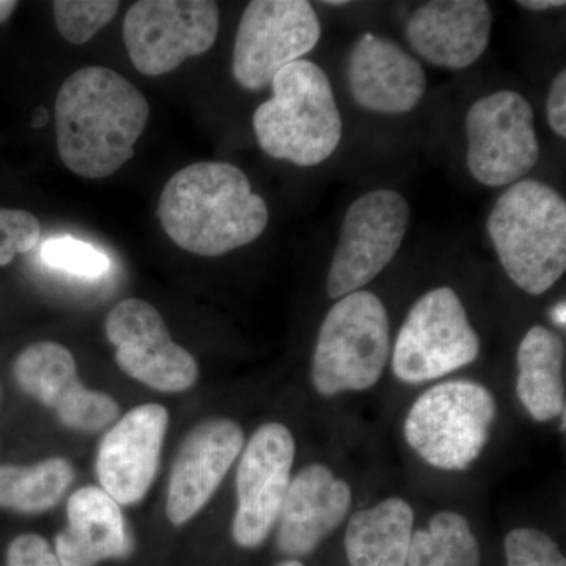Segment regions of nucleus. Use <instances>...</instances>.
Wrapping results in <instances>:
<instances>
[{
  "label": "nucleus",
  "instance_id": "f257e3e1",
  "mask_svg": "<svg viewBox=\"0 0 566 566\" xmlns=\"http://www.w3.org/2000/svg\"><path fill=\"white\" fill-rule=\"evenodd\" d=\"M150 117L139 88L106 66L77 70L55 102V134L63 164L80 177L99 180L134 156Z\"/></svg>",
  "mask_w": 566,
  "mask_h": 566
},
{
  "label": "nucleus",
  "instance_id": "f03ea898",
  "mask_svg": "<svg viewBox=\"0 0 566 566\" xmlns=\"http://www.w3.org/2000/svg\"><path fill=\"white\" fill-rule=\"evenodd\" d=\"M158 216L175 244L202 256L253 243L270 221L266 202L229 163H196L175 174L164 186Z\"/></svg>",
  "mask_w": 566,
  "mask_h": 566
},
{
  "label": "nucleus",
  "instance_id": "7ed1b4c3",
  "mask_svg": "<svg viewBox=\"0 0 566 566\" xmlns=\"http://www.w3.org/2000/svg\"><path fill=\"white\" fill-rule=\"evenodd\" d=\"M506 275L528 294L546 293L566 271V203L553 186L521 180L495 202L488 218Z\"/></svg>",
  "mask_w": 566,
  "mask_h": 566
},
{
  "label": "nucleus",
  "instance_id": "20e7f679",
  "mask_svg": "<svg viewBox=\"0 0 566 566\" xmlns=\"http://www.w3.org/2000/svg\"><path fill=\"white\" fill-rule=\"evenodd\" d=\"M273 98L256 107L253 132L271 158L314 167L334 155L344 133L329 77L311 61L290 63L275 74Z\"/></svg>",
  "mask_w": 566,
  "mask_h": 566
},
{
  "label": "nucleus",
  "instance_id": "39448f33",
  "mask_svg": "<svg viewBox=\"0 0 566 566\" xmlns=\"http://www.w3.org/2000/svg\"><path fill=\"white\" fill-rule=\"evenodd\" d=\"M389 356V316L381 300L364 290L340 297L319 327L312 363L316 392L334 397L370 389Z\"/></svg>",
  "mask_w": 566,
  "mask_h": 566
},
{
  "label": "nucleus",
  "instance_id": "423d86ee",
  "mask_svg": "<svg viewBox=\"0 0 566 566\" xmlns=\"http://www.w3.org/2000/svg\"><path fill=\"white\" fill-rule=\"evenodd\" d=\"M495 416L497 405L485 386L469 379L441 382L409 409L406 442L433 468L464 471L482 455Z\"/></svg>",
  "mask_w": 566,
  "mask_h": 566
},
{
  "label": "nucleus",
  "instance_id": "0eeeda50",
  "mask_svg": "<svg viewBox=\"0 0 566 566\" xmlns=\"http://www.w3.org/2000/svg\"><path fill=\"white\" fill-rule=\"evenodd\" d=\"M480 338L460 296L449 286L424 293L409 311L394 346V375L422 385L474 363Z\"/></svg>",
  "mask_w": 566,
  "mask_h": 566
},
{
  "label": "nucleus",
  "instance_id": "6e6552de",
  "mask_svg": "<svg viewBox=\"0 0 566 566\" xmlns=\"http://www.w3.org/2000/svg\"><path fill=\"white\" fill-rule=\"evenodd\" d=\"M322 39V24L305 0H253L245 7L233 50V76L260 92L275 74L301 61Z\"/></svg>",
  "mask_w": 566,
  "mask_h": 566
},
{
  "label": "nucleus",
  "instance_id": "1a4fd4ad",
  "mask_svg": "<svg viewBox=\"0 0 566 566\" xmlns=\"http://www.w3.org/2000/svg\"><path fill=\"white\" fill-rule=\"evenodd\" d=\"M219 7L211 0H140L123 22L133 65L145 76H161L216 43Z\"/></svg>",
  "mask_w": 566,
  "mask_h": 566
},
{
  "label": "nucleus",
  "instance_id": "9d476101",
  "mask_svg": "<svg viewBox=\"0 0 566 566\" xmlns=\"http://www.w3.org/2000/svg\"><path fill=\"white\" fill-rule=\"evenodd\" d=\"M409 216L405 197L390 189L365 193L348 208L327 274L333 300L359 292L386 270L400 251Z\"/></svg>",
  "mask_w": 566,
  "mask_h": 566
},
{
  "label": "nucleus",
  "instance_id": "9b49d317",
  "mask_svg": "<svg viewBox=\"0 0 566 566\" xmlns=\"http://www.w3.org/2000/svg\"><path fill=\"white\" fill-rule=\"evenodd\" d=\"M534 109L523 95L502 91L472 104L465 117L468 167L482 185H515L539 158Z\"/></svg>",
  "mask_w": 566,
  "mask_h": 566
},
{
  "label": "nucleus",
  "instance_id": "f8f14e48",
  "mask_svg": "<svg viewBox=\"0 0 566 566\" xmlns=\"http://www.w3.org/2000/svg\"><path fill=\"white\" fill-rule=\"evenodd\" d=\"M115 360L126 375L159 392H182L196 385L199 365L175 344L161 314L147 301H122L106 318Z\"/></svg>",
  "mask_w": 566,
  "mask_h": 566
},
{
  "label": "nucleus",
  "instance_id": "ddd939ff",
  "mask_svg": "<svg viewBox=\"0 0 566 566\" xmlns=\"http://www.w3.org/2000/svg\"><path fill=\"white\" fill-rule=\"evenodd\" d=\"M296 455L293 434L282 423H266L249 439L237 472L238 509L232 534L241 547L262 545L271 534L292 482Z\"/></svg>",
  "mask_w": 566,
  "mask_h": 566
},
{
  "label": "nucleus",
  "instance_id": "4468645a",
  "mask_svg": "<svg viewBox=\"0 0 566 566\" xmlns=\"http://www.w3.org/2000/svg\"><path fill=\"white\" fill-rule=\"evenodd\" d=\"M13 375L25 394L52 409L73 430L95 433L117 419L114 398L82 385L76 360L66 346L54 342L28 346L14 359Z\"/></svg>",
  "mask_w": 566,
  "mask_h": 566
},
{
  "label": "nucleus",
  "instance_id": "2eb2a0df",
  "mask_svg": "<svg viewBox=\"0 0 566 566\" xmlns=\"http://www.w3.org/2000/svg\"><path fill=\"white\" fill-rule=\"evenodd\" d=\"M167 427V409L151 403L132 409L104 436L96 474L104 493L118 505L137 504L150 490Z\"/></svg>",
  "mask_w": 566,
  "mask_h": 566
},
{
  "label": "nucleus",
  "instance_id": "dca6fc26",
  "mask_svg": "<svg viewBox=\"0 0 566 566\" xmlns=\"http://www.w3.org/2000/svg\"><path fill=\"white\" fill-rule=\"evenodd\" d=\"M243 449V430L233 420L211 419L193 428L170 476L166 505L170 523H188L210 502Z\"/></svg>",
  "mask_w": 566,
  "mask_h": 566
},
{
  "label": "nucleus",
  "instance_id": "f3484780",
  "mask_svg": "<svg viewBox=\"0 0 566 566\" xmlns=\"http://www.w3.org/2000/svg\"><path fill=\"white\" fill-rule=\"evenodd\" d=\"M346 84L357 106L376 114H406L422 102L427 76L400 44L364 33L349 51Z\"/></svg>",
  "mask_w": 566,
  "mask_h": 566
},
{
  "label": "nucleus",
  "instance_id": "a211bd4d",
  "mask_svg": "<svg viewBox=\"0 0 566 566\" xmlns=\"http://www.w3.org/2000/svg\"><path fill=\"white\" fill-rule=\"evenodd\" d=\"M493 11L483 0H431L406 22V40L423 61L464 70L485 54Z\"/></svg>",
  "mask_w": 566,
  "mask_h": 566
},
{
  "label": "nucleus",
  "instance_id": "6ab92c4d",
  "mask_svg": "<svg viewBox=\"0 0 566 566\" xmlns=\"http://www.w3.org/2000/svg\"><path fill=\"white\" fill-rule=\"evenodd\" d=\"M352 490L323 464H308L290 482L277 524L279 551L305 557L344 523L352 509Z\"/></svg>",
  "mask_w": 566,
  "mask_h": 566
},
{
  "label": "nucleus",
  "instance_id": "aec40b11",
  "mask_svg": "<svg viewBox=\"0 0 566 566\" xmlns=\"http://www.w3.org/2000/svg\"><path fill=\"white\" fill-rule=\"evenodd\" d=\"M69 526L55 538L62 566H96L132 553L120 505L98 486H84L69 499Z\"/></svg>",
  "mask_w": 566,
  "mask_h": 566
},
{
  "label": "nucleus",
  "instance_id": "412c9836",
  "mask_svg": "<svg viewBox=\"0 0 566 566\" xmlns=\"http://www.w3.org/2000/svg\"><path fill=\"white\" fill-rule=\"evenodd\" d=\"M565 344L545 326L532 327L517 348L516 394L536 422L565 415Z\"/></svg>",
  "mask_w": 566,
  "mask_h": 566
},
{
  "label": "nucleus",
  "instance_id": "4be33fe9",
  "mask_svg": "<svg viewBox=\"0 0 566 566\" xmlns=\"http://www.w3.org/2000/svg\"><path fill=\"white\" fill-rule=\"evenodd\" d=\"M412 526L415 512L403 499L354 513L345 534L349 566H406Z\"/></svg>",
  "mask_w": 566,
  "mask_h": 566
},
{
  "label": "nucleus",
  "instance_id": "5701e85b",
  "mask_svg": "<svg viewBox=\"0 0 566 566\" xmlns=\"http://www.w3.org/2000/svg\"><path fill=\"white\" fill-rule=\"evenodd\" d=\"M74 480L73 465L50 458L32 465H0V509L41 513L57 505Z\"/></svg>",
  "mask_w": 566,
  "mask_h": 566
},
{
  "label": "nucleus",
  "instance_id": "b1692460",
  "mask_svg": "<svg viewBox=\"0 0 566 566\" xmlns=\"http://www.w3.org/2000/svg\"><path fill=\"white\" fill-rule=\"evenodd\" d=\"M482 553L464 516L441 512L412 532L406 566H480Z\"/></svg>",
  "mask_w": 566,
  "mask_h": 566
},
{
  "label": "nucleus",
  "instance_id": "393cba45",
  "mask_svg": "<svg viewBox=\"0 0 566 566\" xmlns=\"http://www.w3.org/2000/svg\"><path fill=\"white\" fill-rule=\"evenodd\" d=\"M55 25L71 44H84L104 25L114 20L120 9L115 0H57L52 3Z\"/></svg>",
  "mask_w": 566,
  "mask_h": 566
},
{
  "label": "nucleus",
  "instance_id": "a878e982",
  "mask_svg": "<svg viewBox=\"0 0 566 566\" xmlns=\"http://www.w3.org/2000/svg\"><path fill=\"white\" fill-rule=\"evenodd\" d=\"M41 259L48 266L81 277H98L109 270V259L102 251L70 237L44 243Z\"/></svg>",
  "mask_w": 566,
  "mask_h": 566
},
{
  "label": "nucleus",
  "instance_id": "bb28decb",
  "mask_svg": "<svg viewBox=\"0 0 566 566\" xmlns=\"http://www.w3.org/2000/svg\"><path fill=\"white\" fill-rule=\"evenodd\" d=\"M506 566H566L557 543L545 532L521 527L505 536Z\"/></svg>",
  "mask_w": 566,
  "mask_h": 566
},
{
  "label": "nucleus",
  "instance_id": "cd10ccee",
  "mask_svg": "<svg viewBox=\"0 0 566 566\" xmlns=\"http://www.w3.org/2000/svg\"><path fill=\"white\" fill-rule=\"evenodd\" d=\"M41 226L32 212L0 208V266L40 243Z\"/></svg>",
  "mask_w": 566,
  "mask_h": 566
},
{
  "label": "nucleus",
  "instance_id": "c85d7f7f",
  "mask_svg": "<svg viewBox=\"0 0 566 566\" xmlns=\"http://www.w3.org/2000/svg\"><path fill=\"white\" fill-rule=\"evenodd\" d=\"M7 566H62L57 554L43 536H17L7 549Z\"/></svg>",
  "mask_w": 566,
  "mask_h": 566
},
{
  "label": "nucleus",
  "instance_id": "c756f323",
  "mask_svg": "<svg viewBox=\"0 0 566 566\" xmlns=\"http://www.w3.org/2000/svg\"><path fill=\"white\" fill-rule=\"evenodd\" d=\"M547 122L551 129L560 136L566 137V71H560L551 85L549 95H547Z\"/></svg>",
  "mask_w": 566,
  "mask_h": 566
},
{
  "label": "nucleus",
  "instance_id": "7c9ffc66",
  "mask_svg": "<svg viewBox=\"0 0 566 566\" xmlns=\"http://www.w3.org/2000/svg\"><path fill=\"white\" fill-rule=\"evenodd\" d=\"M517 6L531 11H547L564 9L565 2L564 0H523V2H517Z\"/></svg>",
  "mask_w": 566,
  "mask_h": 566
},
{
  "label": "nucleus",
  "instance_id": "2f4dec72",
  "mask_svg": "<svg viewBox=\"0 0 566 566\" xmlns=\"http://www.w3.org/2000/svg\"><path fill=\"white\" fill-rule=\"evenodd\" d=\"M18 2H13V0H0V24L9 21L11 14L17 10Z\"/></svg>",
  "mask_w": 566,
  "mask_h": 566
},
{
  "label": "nucleus",
  "instance_id": "473e14b6",
  "mask_svg": "<svg viewBox=\"0 0 566 566\" xmlns=\"http://www.w3.org/2000/svg\"><path fill=\"white\" fill-rule=\"evenodd\" d=\"M565 301H562V303H558L556 307H554V311L551 312V316H553V322L558 324V326L565 327Z\"/></svg>",
  "mask_w": 566,
  "mask_h": 566
},
{
  "label": "nucleus",
  "instance_id": "72a5a7b5",
  "mask_svg": "<svg viewBox=\"0 0 566 566\" xmlns=\"http://www.w3.org/2000/svg\"><path fill=\"white\" fill-rule=\"evenodd\" d=\"M48 120H50V114L44 107H39L35 111V115H33L32 126L33 128H41V126L46 125Z\"/></svg>",
  "mask_w": 566,
  "mask_h": 566
},
{
  "label": "nucleus",
  "instance_id": "f704fd0d",
  "mask_svg": "<svg viewBox=\"0 0 566 566\" xmlns=\"http://www.w3.org/2000/svg\"><path fill=\"white\" fill-rule=\"evenodd\" d=\"M349 2H346V0H331V2H323V6H329V7H345L348 6Z\"/></svg>",
  "mask_w": 566,
  "mask_h": 566
},
{
  "label": "nucleus",
  "instance_id": "c9c22d12",
  "mask_svg": "<svg viewBox=\"0 0 566 566\" xmlns=\"http://www.w3.org/2000/svg\"><path fill=\"white\" fill-rule=\"evenodd\" d=\"M275 566H304V565L301 564V562H297V560H285V562H282V564H279V565H275Z\"/></svg>",
  "mask_w": 566,
  "mask_h": 566
},
{
  "label": "nucleus",
  "instance_id": "e433bc0d",
  "mask_svg": "<svg viewBox=\"0 0 566 566\" xmlns=\"http://www.w3.org/2000/svg\"><path fill=\"white\" fill-rule=\"evenodd\" d=\"M0 398H2V386H0Z\"/></svg>",
  "mask_w": 566,
  "mask_h": 566
}]
</instances>
